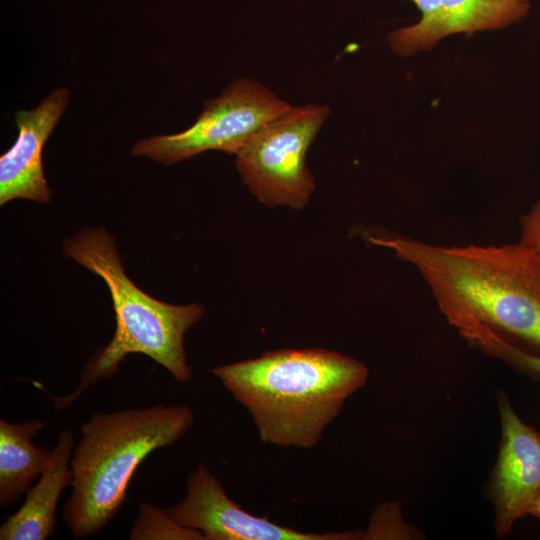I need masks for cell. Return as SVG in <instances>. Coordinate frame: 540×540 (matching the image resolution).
I'll list each match as a JSON object with an SVG mask.
<instances>
[{"mask_svg": "<svg viewBox=\"0 0 540 540\" xmlns=\"http://www.w3.org/2000/svg\"><path fill=\"white\" fill-rule=\"evenodd\" d=\"M364 238L417 270L470 346L489 356L508 347L540 359V255L520 243L445 246L381 230Z\"/></svg>", "mask_w": 540, "mask_h": 540, "instance_id": "obj_1", "label": "cell"}, {"mask_svg": "<svg viewBox=\"0 0 540 540\" xmlns=\"http://www.w3.org/2000/svg\"><path fill=\"white\" fill-rule=\"evenodd\" d=\"M250 413L263 443L312 449L348 398L367 382V366L325 350L280 349L211 369Z\"/></svg>", "mask_w": 540, "mask_h": 540, "instance_id": "obj_2", "label": "cell"}, {"mask_svg": "<svg viewBox=\"0 0 540 540\" xmlns=\"http://www.w3.org/2000/svg\"><path fill=\"white\" fill-rule=\"evenodd\" d=\"M63 251L106 283L116 329L111 341L83 367L76 389L62 397L51 396L56 409L70 406L97 381L113 376L131 353L152 358L179 383L190 381L193 373L184 335L201 320L205 308L197 303L168 304L142 291L126 275L114 238L103 227L81 230L64 241Z\"/></svg>", "mask_w": 540, "mask_h": 540, "instance_id": "obj_3", "label": "cell"}, {"mask_svg": "<svg viewBox=\"0 0 540 540\" xmlns=\"http://www.w3.org/2000/svg\"><path fill=\"white\" fill-rule=\"evenodd\" d=\"M193 422L188 405L95 412L81 426L70 461L72 491L63 518L72 536L86 538L102 530L125 503L141 462L177 442Z\"/></svg>", "mask_w": 540, "mask_h": 540, "instance_id": "obj_4", "label": "cell"}, {"mask_svg": "<svg viewBox=\"0 0 540 540\" xmlns=\"http://www.w3.org/2000/svg\"><path fill=\"white\" fill-rule=\"evenodd\" d=\"M326 105L290 106L236 154L243 182L261 203L303 208L315 190L306 153L330 115Z\"/></svg>", "mask_w": 540, "mask_h": 540, "instance_id": "obj_5", "label": "cell"}, {"mask_svg": "<svg viewBox=\"0 0 540 540\" xmlns=\"http://www.w3.org/2000/svg\"><path fill=\"white\" fill-rule=\"evenodd\" d=\"M290 106L259 82L240 78L219 97L209 99L191 127L176 134L139 140L131 153L164 165L208 150L236 155L268 122Z\"/></svg>", "mask_w": 540, "mask_h": 540, "instance_id": "obj_6", "label": "cell"}, {"mask_svg": "<svg viewBox=\"0 0 540 540\" xmlns=\"http://www.w3.org/2000/svg\"><path fill=\"white\" fill-rule=\"evenodd\" d=\"M179 524L200 531L206 540H356L362 531L311 533L255 516L232 501L205 463L188 474L184 499L165 509Z\"/></svg>", "mask_w": 540, "mask_h": 540, "instance_id": "obj_7", "label": "cell"}, {"mask_svg": "<svg viewBox=\"0 0 540 540\" xmlns=\"http://www.w3.org/2000/svg\"><path fill=\"white\" fill-rule=\"evenodd\" d=\"M501 438L486 495L494 507L497 538L529 515L540 492V432L515 412L504 391L497 392Z\"/></svg>", "mask_w": 540, "mask_h": 540, "instance_id": "obj_8", "label": "cell"}, {"mask_svg": "<svg viewBox=\"0 0 540 540\" xmlns=\"http://www.w3.org/2000/svg\"><path fill=\"white\" fill-rule=\"evenodd\" d=\"M69 101V90L51 92L36 108L16 113L18 137L0 157V205L14 199L50 201L42 150Z\"/></svg>", "mask_w": 540, "mask_h": 540, "instance_id": "obj_9", "label": "cell"}, {"mask_svg": "<svg viewBox=\"0 0 540 540\" xmlns=\"http://www.w3.org/2000/svg\"><path fill=\"white\" fill-rule=\"evenodd\" d=\"M422 13L420 21L394 31L389 42L408 55L428 49L450 34L505 27L524 18L528 0H411Z\"/></svg>", "mask_w": 540, "mask_h": 540, "instance_id": "obj_10", "label": "cell"}, {"mask_svg": "<svg viewBox=\"0 0 540 540\" xmlns=\"http://www.w3.org/2000/svg\"><path fill=\"white\" fill-rule=\"evenodd\" d=\"M74 447L73 433L62 430L49 466L26 491L21 508L1 525V540H45L54 534L58 500L73 480L70 461Z\"/></svg>", "mask_w": 540, "mask_h": 540, "instance_id": "obj_11", "label": "cell"}, {"mask_svg": "<svg viewBox=\"0 0 540 540\" xmlns=\"http://www.w3.org/2000/svg\"><path fill=\"white\" fill-rule=\"evenodd\" d=\"M44 426L39 420H0V507L15 503L49 466L52 450L33 443Z\"/></svg>", "mask_w": 540, "mask_h": 540, "instance_id": "obj_12", "label": "cell"}, {"mask_svg": "<svg viewBox=\"0 0 540 540\" xmlns=\"http://www.w3.org/2000/svg\"><path fill=\"white\" fill-rule=\"evenodd\" d=\"M131 540H206L198 530L185 527L150 503L142 502L129 534Z\"/></svg>", "mask_w": 540, "mask_h": 540, "instance_id": "obj_13", "label": "cell"}, {"mask_svg": "<svg viewBox=\"0 0 540 540\" xmlns=\"http://www.w3.org/2000/svg\"><path fill=\"white\" fill-rule=\"evenodd\" d=\"M419 530L408 524L402 517L400 505L385 502L376 507L370 517L363 539H419Z\"/></svg>", "mask_w": 540, "mask_h": 540, "instance_id": "obj_14", "label": "cell"}, {"mask_svg": "<svg viewBox=\"0 0 540 540\" xmlns=\"http://www.w3.org/2000/svg\"><path fill=\"white\" fill-rule=\"evenodd\" d=\"M491 357L501 359L518 371L540 380V359L513 348H499Z\"/></svg>", "mask_w": 540, "mask_h": 540, "instance_id": "obj_15", "label": "cell"}, {"mask_svg": "<svg viewBox=\"0 0 540 540\" xmlns=\"http://www.w3.org/2000/svg\"><path fill=\"white\" fill-rule=\"evenodd\" d=\"M521 234L518 243L540 255V198L531 210L520 218Z\"/></svg>", "mask_w": 540, "mask_h": 540, "instance_id": "obj_16", "label": "cell"}, {"mask_svg": "<svg viewBox=\"0 0 540 540\" xmlns=\"http://www.w3.org/2000/svg\"><path fill=\"white\" fill-rule=\"evenodd\" d=\"M529 515L540 519V492L530 509Z\"/></svg>", "mask_w": 540, "mask_h": 540, "instance_id": "obj_17", "label": "cell"}]
</instances>
